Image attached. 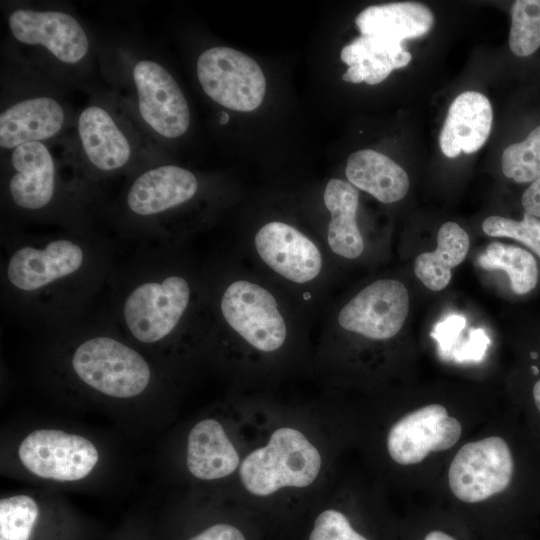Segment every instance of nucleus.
I'll return each instance as SVG.
<instances>
[{
    "mask_svg": "<svg viewBox=\"0 0 540 540\" xmlns=\"http://www.w3.org/2000/svg\"><path fill=\"white\" fill-rule=\"evenodd\" d=\"M355 407L270 402L226 498L259 514L282 538L353 450Z\"/></svg>",
    "mask_w": 540,
    "mask_h": 540,
    "instance_id": "f257e3e1",
    "label": "nucleus"
},
{
    "mask_svg": "<svg viewBox=\"0 0 540 540\" xmlns=\"http://www.w3.org/2000/svg\"><path fill=\"white\" fill-rule=\"evenodd\" d=\"M499 410L439 397L355 406L353 450L390 495L427 497L457 448Z\"/></svg>",
    "mask_w": 540,
    "mask_h": 540,
    "instance_id": "f03ea898",
    "label": "nucleus"
},
{
    "mask_svg": "<svg viewBox=\"0 0 540 540\" xmlns=\"http://www.w3.org/2000/svg\"><path fill=\"white\" fill-rule=\"evenodd\" d=\"M455 516L516 522L540 511V441L500 409L453 453L428 496Z\"/></svg>",
    "mask_w": 540,
    "mask_h": 540,
    "instance_id": "7ed1b4c3",
    "label": "nucleus"
},
{
    "mask_svg": "<svg viewBox=\"0 0 540 540\" xmlns=\"http://www.w3.org/2000/svg\"><path fill=\"white\" fill-rule=\"evenodd\" d=\"M3 247L7 306L19 318L48 329L86 312L113 275L108 245L83 234L14 239Z\"/></svg>",
    "mask_w": 540,
    "mask_h": 540,
    "instance_id": "20e7f679",
    "label": "nucleus"
},
{
    "mask_svg": "<svg viewBox=\"0 0 540 540\" xmlns=\"http://www.w3.org/2000/svg\"><path fill=\"white\" fill-rule=\"evenodd\" d=\"M110 318L132 344L161 365L206 338L200 292L191 275L162 252L112 277Z\"/></svg>",
    "mask_w": 540,
    "mask_h": 540,
    "instance_id": "39448f33",
    "label": "nucleus"
},
{
    "mask_svg": "<svg viewBox=\"0 0 540 540\" xmlns=\"http://www.w3.org/2000/svg\"><path fill=\"white\" fill-rule=\"evenodd\" d=\"M50 330L51 368L67 387L125 402L147 397L162 385V365L126 339L109 315L84 312Z\"/></svg>",
    "mask_w": 540,
    "mask_h": 540,
    "instance_id": "423d86ee",
    "label": "nucleus"
},
{
    "mask_svg": "<svg viewBox=\"0 0 540 540\" xmlns=\"http://www.w3.org/2000/svg\"><path fill=\"white\" fill-rule=\"evenodd\" d=\"M266 399H235L216 406L189 424L181 464L193 483L225 497L254 442L270 405Z\"/></svg>",
    "mask_w": 540,
    "mask_h": 540,
    "instance_id": "0eeeda50",
    "label": "nucleus"
},
{
    "mask_svg": "<svg viewBox=\"0 0 540 540\" xmlns=\"http://www.w3.org/2000/svg\"><path fill=\"white\" fill-rule=\"evenodd\" d=\"M389 496L365 468L340 470L278 540H387L393 532Z\"/></svg>",
    "mask_w": 540,
    "mask_h": 540,
    "instance_id": "6e6552de",
    "label": "nucleus"
},
{
    "mask_svg": "<svg viewBox=\"0 0 540 540\" xmlns=\"http://www.w3.org/2000/svg\"><path fill=\"white\" fill-rule=\"evenodd\" d=\"M218 321L260 359L285 350L287 325L274 295L246 279L225 284L217 298Z\"/></svg>",
    "mask_w": 540,
    "mask_h": 540,
    "instance_id": "1a4fd4ad",
    "label": "nucleus"
},
{
    "mask_svg": "<svg viewBox=\"0 0 540 540\" xmlns=\"http://www.w3.org/2000/svg\"><path fill=\"white\" fill-rule=\"evenodd\" d=\"M17 458L32 476L56 483H75L89 478L101 460L89 438L56 428L29 432L17 447Z\"/></svg>",
    "mask_w": 540,
    "mask_h": 540,
    "instance_id": "9d476101",
    "label": "nucleus"
},
{
    "mask_svg": "<svg viewBox=\"0 0 540 540\" xmlns=\"http://www.w3.org/2000/svg\"><path fill=\"white\" fill-rule=\"evenodd\" d=\"M199 83L213 101L250 112L262 103L266 79L258 63L241 51L216 46L202 52L196 65Z\"/></svg>",
    "mask_w": 540,
    "mask_h": 540,
    "instance_id": "9b49d317",
    "label": "nucleus"
},
{
    "mask_svg": "<svg viewBox=\"0 0 540 540\" xmlns=\"http://www.w3.org/2000/svg\"><path fill=\"white\" fill-rule=\"evenodd\" d=\"M409 311L405 285L393 279L377 280L352 297L339 311L341 329L371 341H385L401 330Z\"/></svg>",
    "mask_w": 540,
    "mask_h": 540,
    "instance_id": "f8f14e48",
    "label": "nucleus"
},
{
    "mask_svg": "<svg viewBox=\"0 0 540 540\" xmlns=\"http://www.w3.org/2000/svg\"><path fill=\"white\" fill-rule=\"evenodd\" d=\"M138 106L145 123L165 138L182 136L190 124L187 100L173 76L152 60L133 68Z\"/></svg>",
    "mask_w": 540,
    "mask_h": 540,
    "instance_id": "ddd939ff",
    "label": "nucleus"
},
{
    "mask_svg": "<svg viewBox=\"0 0 540 540\" xmlns=\"http://www.w3.org/2000/svg\"><path fill=\"white\" fill-rule=\"evenodd\" d=\"M261 260L284 279L306 284L316 279L323 267L317 245L294 226L281 221L264 224L254 237Z\"/></svg>",
    "mask_w": 540,
    "mask_h": 540,
    "instance_id": "4468645a",
    "label": "nucleus"
},
{
    "mask_svg": "<svg viewBox=\"0 0 540 540\" xmlns=\"http://www.w3.org/2000/svg\"><path fill=\"white\" fill-rule=\"evenodd\" d=\"M198 190L199 182L191 171L162 165L143 172L132 182L125 206L139 222L155 224L159 217L191 201Z\"/></svg>",
    "mask_w": 540,
    "mask_h": 540,
    "instance_id": "2eb2a0df",
    "label": "nucleus"
},
{
    "mask_svg": "<svg viewBox=\"0 0 540 540\" xmlns=\"http://www.w3.org/2000/svg\"><path fill=\"white\" fill-rule=\"evenodd\" d=\"M8 24L19 42L41 45L63 63L76 64L89 50L83 27L64 12L19 9L10 14Z\"/></svg>",
    "mask_w": 540,
    "mask_h": 540,
    "instance_id": "dca6fc26",
    "label": "nucleus"
},
{
    "mask_svg": "<svg viewBox=\"0 0 540 540\" xmlns=\"http://www.w3.org/2000/svg\"><path fill=\"white\" fill-rule=\"evenodd\" d=\"M11 165L14 173L8 180V194L17 208L36 213L52 205L57 190L56 171L53 158L42 142L16 147Z\"/></svg>",
    "mask_w": 540,
    "mask_h": 540,
    "instance_id": "f3484780",
    "label": "nucleus"
},
{
    "mask_svg": "<svg viewBox=\"0 0 540 540\" xmlns=\"http://www.w3.org/2000/svg\"><path fill=\"white\" fill-rule=\"evenodd\" d=\"M493 121L488 98L480 92L465 91L451 103L440 132L443 154L457 157L478 151L487 141Z\"/></svg>",
    "mask_w": 540,
    "mask_h": 540,
    "instance_id": "a211bd4d",
    "label": "nucleus"
},
{
    "mask_svg": "<svg viewBox=\"0 0 540 540\" xmlns=\"http://www.w3.org/2000/svg\"><path fill=\"white\" fill-rule=\"evenodd\" d=\"M62 106L50 97H35L17 102L0 115V146L15 149L56 135L64 124Z\"/></svg>",
    "mask_w": 540,
    "mask_h": 540,
    "instance_id": "6ab92c4d",
    "label": "nucleus"
},
{
    "mask_svg": "<svg viewBox=\"0 0 540 540\" xmlns=\"http://www.w3.org/2000/svg\"><path fill=\"white\" fill-rule=\"evenodd\" d=\"M214 497L207 516L193 523L182 540H273L274 532L265 519L238 502Z\"/></svg>",
    "mask_w": 540,
    "mask_h": 540,
    "instance_id": "aec40b11",
    "label": "nucleus"
},
{
    "mask_svg": "<svg viewBox=\"0 0 540 540\" xmlns=\"http://www.w3.org/2000/svg\"><path fill=\"white\" fill-rule=\"evenodd\" d=\"M78 134L88 161L97 170L113 172L130 160L128 139L102 107L89 106L81 112Z\"/></svg>",
    "mask_w": 540,
    "mask_h": 540,
    "instance_id": "412c9836",
    "label": "nucleus"
},
{
    "mask_svg": "<svg viewBox=\"0 0 540 540\" xmlns=\"http://www.w3.org/2000/svg\"><path fill=\"white\" fill-rule=\"evenodd\" d=\"M345 174L354 187L385 204L403 199L409 189L407 172L388 156L372 149L352 153Z\"/></svg>",
    "mask_w": 540,
    "mask_h": 540,
    "instance_id": "4be33fe9",
    "label": "nucleus"
},
{
    "mask_svg": "<svg viewBox=\"0 0 540 540\" xmlns=\"http://www.w3.org/2000/svg\"><path fill=\"white\" fill-rule=\"evenodd\" d=\"M323 199L331 215L327 231L329 248L340 257L358 258L364 250V240L356 220L358 189L348 181L332 178L325 187Z\"/></svg>",
    "mask_w": 540,
    "mask_h": 540,
    "instance_id": "5701e85b",
    "label": "nucleus"
},
{
    "mask_svg": "<svg viewBox=\"0 0 540 540\" xmlns=\"http://www.w3.org/2000/svg\"><path fill=\"white\" fill-rule=\"evenodd\" d=\"M355 23L361 35L385 36L402 42L428 33L434 25V16L422 3L396 2L365 8Z\"/></svg>",
    "mask_w": 540,
    "mask_h": 540,
    "instance_id": "b1692460",
    "label": "nucleus"
},
{
    "mask_svg": "<svg viewBox=\"0 0 540 540\" xmlns=\"http://www.w3.org/2000/svg\"><path fill=\"white\" fill-rule=\"evenodd\" d=\"M469 245V236L461 226L445 222L438 231L437 248L415 259V275L432 291L444 289L451 280V269L465 259Z\"/></svg>",
    "mask_w": 540,
    "mask_h": 540,
    "instance_id": "393cba45",
    "label": "nucleus"
},
{
    "mask_svg": "<svg viewBox=\"0 0 540 540\" xmlns=\"http://www.w3.org/2000/svg\"><path fill=\"white\" fill-rule=\"evenodd\" d=\"M539 260L524 247L493 242L479 255L477 262L484 270L504 271L511 291L517 296H525L539 284Z\"/></svg>",
    "mask_w": 540,
    "mask_h": 540,
    "instance_id": "a878e982",
    "label": "nucleus"
},
{
    "mask_svg": "<svg viewBox=\"0 0 540 540\" xmlns=\"http://www.w3.org/2000/svg\"><path fill=\"white\" fill-rule=\"evenodd\" d=\"M515 382L510 405L540 441V344L524 349Z\"/></svg>",
    "mask_w": 540,
    "mask_h": 540,
    "instance_id": "bb28decb",
    "label": "nucleus"
},
{
    "mask_svg": "<svg viewBox=\"0 0 540 540\" xmlns=\"http://www.w3.org/2000/svg\"><path fill=\"white\" fill-rule=\"evenodd\" d=\"M36 497L19 493L0 500V540H31L41 516Z\"/></svg>",
    "mask_w": 540,
    "mask_h": 540,
    "instance_id": "cd10ccee",
    "label": "nucleus"
},
{
    "mask_svg": "<svg viewBox=\"0 0 540 540\" xmlns=\"http://www.w3.org/2000/svg\"><path fill=\"white\" fill-rule=\"evenodd\" d=\"M509 47L518 57H528L540 47V0H516L511 7Z\"/></svg>",
    "mask_w": 540,
    "mask_h": 540,
    "instance_id": "c85d7f7f",
    "label": "nucleus"
},
{
    "mask_svg": "<svg viewBox=\"0 0 540 540\" xmlns=\"http://www.w3.org/2000/svg\"><path fill=\"white\" fill-rule=\"evenodd\" d=\"M501 166L505 177L519 184H530L540 176V125L523 141L505 148Z\"/></svg>",
    "mask_w": 540,
    "mask_h": 540,
    "instance_id": "c756f323",
    "label": "nucleus"
},
{
    "mask_svg": "<svg viewBox=\"0 0 540 540\" xmlns=\"http://www.w3.org/2000/svg\"><path fill=\"white\" fill-rule=\"evenodd\" d=\"M341 60L348 66L362 63L369 59L381 58L395 61L400 68L408 65L412 59L401 41L385 36L361 35L344 46L340 53Z\"/></svg>",
    "mask_w": 540,
    "mask_h": 540,
    "instance_id": "7c9ffc66",
    "label": "nucleus"
},
{
    "mask_svg": "<svg viewBox=\"0 0 540 540\" xmlns=\"http://www.w3.org/2000/svg\"><path fill=\"white\" fill-rule=\"evenodd\" d=\"M482 230L491 237L514 239L540 259V218L527 212L520 220L490 216L483 221Z\"/></svg>",
    "mask_w": 540,
    "mask_h": 540,
    "instance_id": "2f4dec72",
    "label": "nucleus"
},
{
    "mask_svg": "<svg viewBox=\"0 0 540 540\" xmlns=\"http://www.w3.org/2000/svg\"><path fill=\"white\" fill-rule=\"evenodd\" d=\"M465 327V318L459 315H451L443 322L438 323L430 333L438 343L439 356L450 361L451 356L458 345L460 332Z\"/></svg>",
    "mask_w": 540,
    "mask_h": 540,
    "instance_id": "473e14b6",
    "label": "nucleus"
},
{
    "mask_svg": "<svg viewBox=\"0 0 540 540\" xmlns=\"http://www.w3.org/2000/svg\"><path fill=\"white\" fill-rule=\"evenodd\" d=\"M490 340L481 328L472 329L469 338L455 353L452 361L456 363L480 362L486 356Z\"/></svg>",
    "mask_w": 540,
    "mask_h": 540,
    "instance_id": "72a5a7b5",
    "label": "nucleus"
},
{
    "mask_svg": "<svg viewBox=\"0 0 540 540\" xmlns=\"http://www.w3.org/2000/svg\"><path fill=\"white\" fill-rule=\"evenodd\" d=\"M521 205L524 212L540 218V176L524 190Z\"/></svg>",
    "mask_w": 540,
    "mask_h": 540,
    "instance_id": "f704fd0d",
    "label": "nucleus"
},
{
    "mask_svg": "<svg viewBox=\"0 0 540 540\" xmlns=\"http://www.w3.org/2000/svg\"><path fill=\"white\" fill-rule=\"evenodd\" d=\"M420 540H460L458 535L448 529V526L429 525Z\"/></svg>",
    "mask_w": 540,
    "mask_h": 540,
    "instance_id": "c9c22d12",
    "label": "nucleus"
},
{
    "mask_svg": "<svg viewBox=\"0 0 540 540\" xmlns=\"http://www.w3.org/2000/svg\"><path fill=\"white\" fill-rule=\"evenodd\" d=\"M369 73L366 66L362 63L349 66L346 72L342 75V79L350 83L365 82Z\"/></svg>",
    "mask_w": 540,
    "mask_h": 540,
    "instance_id": "e433bc0d",
    "label": "nucleus"
},
{
    "mask_svg": "<svg viewBox=\"0 0 540 540\" xmlns=\"http://www.w3.org/2000/svg\"><path fill=\"white\" fill-rule=\"evenodd\" d=\"M222 115H223V116H222L221 122H222L223 124H225V123L228 121V114L225 113V112H223Z\"/></svg>",
    "mask_w": 540,
    "mask_h": 540,
    "instance_id": "4c0bfd02",
    "label": "nucleus"
},
{
    "mask_svg": "<svg viewBox=\"0 0 540 540\" xmlns=\"http://www.w3.org/2000/svg\"><path fill=\"white\" fill-rule=\"evenodd\" d=\"M273 540H277V539H273Z\"/></svg>",
    "mask_w": 540,
    "mask_h": 540,
    "instance_id": "58836bf2",
    "label": "nucleus"
}]
</instances>
